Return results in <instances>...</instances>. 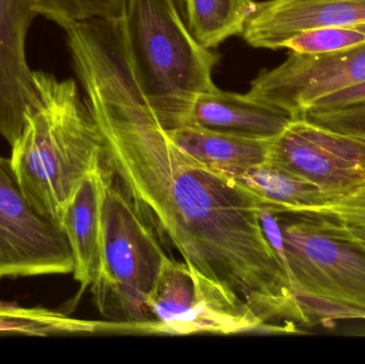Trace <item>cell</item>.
Masks as SVG:
<instances>
[{"label":"cell","instance_id":"9a60e30c","mask_svg":"<svg viewBox=\"0 0 365 364\" xmlns=\"http://www.w3.org/2000/svg\"><path fill=\"white\" fill-rule=\"evenodd\" d=\"M235 181L274 214L304 215L331 201L312 182L269 162L252 167Z\"/></svg>","mask_w":365,"mask_h":364},{"label":"cell","instance_id":"ba28073f","mask_svg":"<svg viewBox=\"0 0 365 364\" xmlns=\"http://www.w3.org/2000/svg\"><path fill=\"white\" fill-rule=\"evenodd\" d=\"M267 162L319 186L330 202L365 185V139L295 118L270 142Z\"/></svg>","mask_w":365,"mask_h":364},{"label":"cell","instance_id":"52a82bcc","mask_svg":"<svg viewBox=\"0 0 365 364\" xmlns=\"http://www.w3.org/2000/svg\"><path fill=\"white\" fill-rule=\"evenodd\" d=\"M73 271L66 233L30 204L10 160L0 156V279Z\"/></svg>","mask_w":365,"mask_h":364},{"label":"cell","instance_id":"cb8c5ba5","mask_svg":"<svg viewBox=\"0 0 365 364\" xmlns=\"http://www.w3.org/2000/svg\"><path fill=\"white\" fill-rule=\"evenodd\" d=\"M355 28H356V29L359 30V31H361L362 33L365 34V24H364V25L358 26V27H355Z\"/></svg>","mask_w":365,"mask_h":364},{"label":"cell","instance_id":"d6986e66","mask_svg":"<svg viewBox=\"0 0 365 364\" xmlns=\"http://www.w3.org/2000/svg\"><path fill=\"white\" fill-rule=\"evenodd\" d=\"M365 43V34L354 27H317L304 30L283 43L282 48L306 55L336 53Z\"/></svg>","mask_w":365,"mask_h":364},{"label":"cell","instance_id":"5bb4252c","mask_svg":"<svg viewBox=\"0 0 365 364\" xmlns=\"http://www.w3.org/2000/svg\"><path fill=\"white\" fill-rule=\"evenodd\" d=\"M171 140L191 157L223 177L236 180L267 162L272 139L249 138L197 125L167 130Z\"/></svg>","mask_w":365,"mask_h":364},{"label":"cell","instance_id":"30bf717a","mask_svg":"<svg viewBox=\"0 0 365 364\" xmlns=\"http://www.w3.org/2000/svg\"><path fill=\"white\" fill-rule=\"evenodd\" d=\"M38 15L36 0H0V135L10 145L21 135L27 111L38 105L26 41Z\"/></svg>","mask_w":365,"mask_h":364},{"label":"cell","instance_id":"603a6c76","mask_svg":"<svg viewBox=\"0 0 365 364\" xmlns=\"http://www.w3.org/2000/svg\"><path fill=\"white\" fill-rule=\"evenodd\" d=\"M351 228V232L358 237V239H361L362 241L365 243V227H357V228Z\"/></svg>","mask_w":365,"mask_h":364},{"label":"cell","instance_id":"2e32d148","mask_svg":"<svg viewBox=\"0 0 365 364\" xmlns=\"http://www.w3.org/2000/svg\"><path fill=\"white\" fill-rule=\"evenodd\" d=\"M187 23L193 38L212 49L242 33L255 0H184Z\"/></svg>","mask_w":365,"mask_h":364},{"label":"cell","instance_id":"ac0fdd59","mask_svg":"<svg viewBox=\"0 0 365 364\" xmlns=\"http://www.w3.org/2000/svg\"><path fill=\"white\" fill-rule=\"evenodd\" d=\"M40 15L64 29L77 21L117 19L125 0H36Z\"/></svg>","mask_w":365,"mask_h":364},{"label":"cell","instance_id":"7a4b0ae2","mask_svg":"<svg viewBox=\"0 0 365 364\" xmlns=\"http://www.w3.org/2000/svg\"><path fill=\"white\" fill-rule=\"evenodd\" d=\"M34 79L38 105L11 145V166L30 204L61 227L79 184L104 164V143L73 79L44 71H34Z\"/></svg>","mask_w":365,"mask_h":364},{"label":"cell","instance_id":"7c38bea8","mask_svg":"<svg viewBox=\"0 0 365 364\" xmlns=\"http://www.w3.org/2000/svg\"><path fill=\"white\" fill-rule=\"evenodd\" d=\"M270 105L215 88L195 100L187 125L257 139H274L293 120Z\"/></svg>","mask_w":365,"mask_h":364},{"label":"cell","instance_id":"8fae6325","mask_svg":"<svg viewBox=\"0 0 365 364\" xmlns=\"http://www.w3.org/2000/svg\"><path fill=\"white\" fill-rule=\"evenodd\" d=\"M364 24L365 0H266L255 2L240 36L255 48L276 51L304 30Z\"/></svg>","mask_w":365,"mask_h":364},{"label":"cell","instance_id":"4fadbf2b","mask_svg":"<svg viewBox=\"0 0 365 364\" xmlns=\"http://www.w3.org/2000/svg\"><path fill=\"white\" fill-rule=\"evenodd\" d=\"M107 181L104 164L81 181L66 205L61 220L74 261L75 280L81 291L91 286L98 275L102 246L101 209Z\"/></svg>","mask_w":365,"mask_h":364},{"label":"cell","instance_id":"3957f363","mask_svg":"<svg viewBox=\"0 0 365 364\" xmlns=\"http://www.w3.org/2000/svg\"><path fill=\"white\" fill-rule=\"evenodd\" d=\"M133 74L166 130L187 125L195 100L216 88L219 57L191 34L184 0H125L119 17Z\"/></svg>","mask_w":365,"mask_h":364},{"label":"cell","instance_id":"8992f818","mask_svg":"<svg viewBox=\"0 0 365 364\" xmlns=\"http://www.w3.org/2000/svg\"><path fill=\"white\" fill-rule=\"evenodd\" d=\"M148 309L149 335H235L261 329L297 333L295 327L267 324L240 297L169 256Z\"/></svg>","mask_w":365,"mask_h":364},{"label":"cell","instance_id":"7402d4cb","mask_svg":"<svg viewBox=\"0 0 365 364\" xmlns=\"http://www.w3.org/2000/svg\"><path fill=\"white\" fill-rule=\"evenodd\" d=\"M361 102H365V80L342 91L325 96L322 100H317L310 109L339 108V107Z\"/></svg>","mask_w":365,"mask_h":364},{"label":"cell","instance_id":"5b68a950","mask_svg":"<svg viewBox=\"0 0 365 364\" xmlns=\"http://www.w3.org/2000/svg\"><path fill=\"white\" fill-rule=\"evenodd\" d=\"M101 224L100 267L91 284L94 303L113 329L147 333L151 323L148 301L168 256L108 170Z\"/></svg>","mask_w":365,"mask_h":364},{"label":"cell","instance_id":"44dd1931","mask_svg":"<svg viewBox=\"0 0 365 364\" xmlns=\"http://www.w3.org/2000/svg\"><path fill=\"white\" fill-rule=\"evenodd\" d=\"M304 216L329 218L351 228L365 227V185L328 204L313 207Z\"/></svg>","mask_w":365,"mask_h":364},{"label":"cell","instance_id":"277c9868","mask_svg":"<svg viewBox=\"0 0 365 364\" xmlns=\"http://www.w3.org/2000/svg\"><path fill=\"white\" fill-rule=\"evenodd\" d=\"M261 216L310 325L365 320L364 241L329 218L274 214L266 207Z\"/></svg>","mask_w":365,"mask_h":364},{"label":"cell","instance_id":"9c48e42d","mask_svg":"<svg viewBox=\"0 0 365 364\" xmlns=\"http://www.w3.org/2000/svg\"><path fill=\"white\" fill-rule=\"evenodd\" d=\"M365 80V43L321 55L291 53L283 63L263 71L246 95L302 117L317 100Z\"/></svg>","mask_w":365,"mask_h":364},{"label":"cell","instance_id":"e0dca14e","mask_svg":"<svg viewBox=\"0 0 365 364\" xmlns=\"http://www.w3.org/2000/svg\"><path fill=\"white\" fill-rule=\"evenodd\" d=\"M100 328V323L75 320L45 308H23L0 303V336L89 335L98 333Z\"/></svg>","mask_w":365,"mask_h":364},{"label":"cell","instance_id":"ffe728a7","mask_svg":"<svg viewBox=\"0 0 365 364\" xmlns=\"http://www.w3.org/2000/svg\"><path fill=\"white\" fill-rule=\"evenodd\" d=\"M302 117L334 132L365 139V102L332 109H309Z\"/></svg>","mask_w":365,"mask_h":364},{"label":"cell","instance_id":"6da1fadb","mask_svg":"<svg viewBox=\"0 0 365 364\" xmlns=\"http://www.w3.org/2000/svg\"><path fill=\"white\" fill-rule=\"evenodd\" d=\"M68 45L102 135L104 166L160 243L264 322L309 326L264 231L259 199L171 140L133 74L119 28L91 26Z\"/></svg>","mask_w":365,"mask_h":364}]
</instances>
